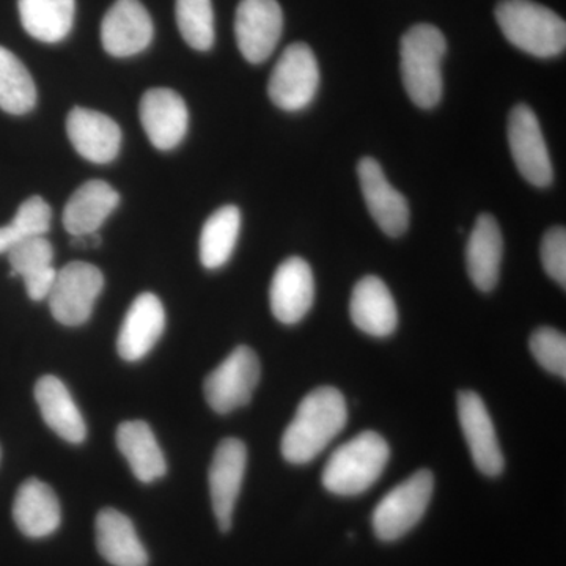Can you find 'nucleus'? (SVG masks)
Segmentation results:
<instances>
[{
    "label": "nucleus",
    "instance_id": "f257e3e1",
    "mask_svg": "<svg viewBox=\"0 0 566 566\" xmlns=\"http://www.w3.org/2000/svg\"><path fill=\"white\" fill-rule=\"evenodd\" d=\"M348 409L340 390L318 387L297 406L292 423L282 436V455L289 463L314 461L344 431Z\"/></svg>",
    "mask_w": 566,
    "mask_h": 566
},
{
    "label": "nucleus",
    "instance_id": "bb28decb",
    "mask_svg": "<svg viewBox=\"0 0 566 566\" xmlns=\"http://www.w3.org/2000/svg\"><path fill=\"white\" fill-rule=\"evenodd\" d=\"M22 28L43 43H59L73 29L74 0H18Z\"/></svg>",
    "mask_w": 566,
    "mask_h": 566
},
{
    "label": "nucleus",
    "instance_id": "9b49d317",
    "mask_svg": "<svg viewBox=\"0 0 566 566\" xmlns=\"http://www.w3.org/2000/svg\"><path fill=\"white\" fill-rule=\"evenodd\" d=\"M245 464H248V450L240 439H223L212 457L208 479H210L212 510L222 532H229L232 528L234 505L243 486Z\"/></svg>",
    "mask_w": 566,
    "mask_h": 566
},
{
    "label": "nucleus",
    "instance_id": "dca6fc26",
    "mask_svg": "<svg viewBox=\"0 0 566 566\" xmlns=\"http://www.w3.org/2000/svg\"><path fill=\"white\" fill-rule=\"evenodd\" d=\"M315 281L311 264L300 256L285 260L274 273L270 289L271 311L283 324H296L311 311Z\"/></svg>",
    "mask_w": 566,
    "mask_h": 566
},
{
    "label": "nucleus",
    "instance_id": "20e7f679",
    "mask_svg": "<svg viewBox=\"0 0 566 566\" xmlns=\"http://www.w3.org/2000/svg\"><path fill=\"white\" fill-rule=\"evenodd\" d=\"M386 439L375 431H364L345 442L323 469V486L337 495L363 494L378 482L389 461Z\"/></svg>",
    "mask_w": 566,
    "mask_h": 566
},
{
    "label": "nucleus",
    "instance_id": "b1692460",
    "mask_svg": "<svg viewBox=\"0 0 566 566\" xmlns=\"http://www.w3.org/2000/svg\"><path fill=\"white\" fill-rule=\"evenodd\" d=\"M35 400L41 416L52 431L71 444H81L87 438V424L70 390L57 376L46 375L35 386Z\"/></svg>",
    "mask_w": 566,
    "mask_h": 566
},
{
    "label": "nucleus",
    "instance_id": "c756f323",
    "mask_svg": "<svg viewBox=\"0 0 566 566\" xmlns=\"http://www.w3.org/2000/svg\"><path fill=\"white\" fill-rule=\"evenodd\" d=\"M52 211L39 196L29 197L18 208L13 221L0 227V255L14 244L33 237H44L50 230Z\"/></svg>",
    "mask_w": 566,
    "mask_h": 566
},
{
    "label": "nucleus",
    "instance_id": "412c9836",
    "mask_svg": "<svg viewBox=\"0 0 566 566\" xmlns=\"http://www.w3.org/2000/svg\"><path fill=\"white\" fill-rule=\"evenodd\" d=\"M120 203V196L109 182L92 180L74 191L63 210V227L71 237L98 232Z\"/></svg>",
    "mask_w": 566,
    "mask_h": 566
},
{
    "label": "nucleus",
    "instance_id": "6ab92c4d",
    "mask_svg": "<svg viewBox=\"0 0 566 566\" xmlns=\"http://www.w3.org/2000/svg\"><path fill=\"white\" fill-rule=\"evenodd\" d=\"M349 315L357 329L374 337H389L398 326L392 293L376 275H365L356 283L349 301Z\"/></svg>",
    "mask_w": 566,
    "mask_h": 566
},
{
    "label": "nucleus",
    "instance_id": "c85d7f7f",
    "mask_svg": "<svg viewBox=\"0 0 566 566\" xmlns=\"http://www.w3.org/2000/svg\"><path fill=\"white\" fill-rule=\"evenodd\" d=\"M36 104V87L24 63L0 46V109L24 115Z\"/></svg>",
    "mask_w": 566,
    "mask_h": 566
},
{
    "label": "nucleus",
    "instance_id": "39448f33",
    "mask_svg": "<svg viewBox=\"0 0 566 566\" xmlns=\"http://www.w3.org/2000/svg\"><path fill=\"white\" fill-rule=\"evenodd\" d=\"M433 490V474L420 469L389 491L376 505L371 517L376 536L381 542H397L412 531L427 512Z\"/></svg>",
    "mask_w": 566,
    "mask_h": 566
},
{
    "label": "nucleus",
    "instance_id": "cd10ccee",
    "mask_svg": "<svg viewBox=\"0 0 566 566\" xmlns=\"http://www.w3.org/2000/svg\"><path fill=\"white\" fill-rule=\"evenodd\" d=\"M240 230L241 211L233 205L212 212L200 234V262L207 270H218L232 259Z\"/></svg>",
    "mask_w": 566,
    "mask_h": 566
},
{
    "label": "nucleus",
    "instance_id": "393cba45",
    "mask_svg": "<svg viewBox=\"0 0 566 566\" xmlns=\"http://www.w3.org/2000/svg\"><path fill=\"white\" fill-rule=\"evenodd\" d=\"M11 277L20 275L25 283L29 297L35 303L48 300L57 271L52 266L54 249L44 237H33L14 244L7 252Z\"/></svg>",
    "mask_w": 566,
    "mask_h": 566
},
{
    "label": "nucleus",
    "instance_id": "423d86ee",
    "mask_svg": "<svg viewBox=\"0 0 566 566\" xmlns=\"http://www.w3.org/2000/svg\"><path fill=\"white\" fill-rule=\"evenodd\" d=\"M319 87V66L312 48L293 43L282 52L268 82V95L279 109L303 111Z\"/></svg>",
    "mask_w": 566,
    "mask_h": 566
},
{
    "label": "nucleus",
    "instance_id": "6e6552de",
    "mask_svg": "<svg viewBox=\"0 0 566 566\" xmlns=\"http://www.w3.org/2000/svg\"><path fill=\"white\" fill-rule=\"evenodd\" d=\"M103 289L104 275L98 268L85 262L66 264L57 271L48 296L52 316L63 326L87 323Z\"/></svg>",
    "mask_w": 566,
    "mask_h": 566
},
{
    "label": "nucleus",
    "instance_id": "1a4fd4ad",
    "mask_svg": "<svg viewBox=\"0 0 566 566\" xmlns=\"http://www.w3.org/2000/svg\"><path fill=\"white\" fill-rule=\"evenodd\" d=\"M509 145L517 170L536 188H547L554 180L553 163L542 126L527 104H517L510 112Z\"/></svg>",
    "mask_w": 566,
    "mask_h": 566
},
{
    "label": "nucleus",
    "instance_id": "473e14b6",
    "mask_svg": "<svg viewBox=\"0 0 566 566\" xmlns=\"http://www.w3.org/2000/svg\"><path fill=\"white\" fill-rule=\"evenodd\" d=\"M542 263L547 275L565 289L566 286V230L553 227L542 241Z\"/></svg>",
    "mask_w": 566,
    "mask_h": 566
},
{
    "label": "nucleus",
    "instance_id": "a211bd4d",
    "mask_svg": "<svg viewBox=\"0 0 566 566\" xmlns=\"http://www.w3.org/2000/svg\"><path fill=\"white\" fill-rule=\"evenodd\" d=\"M166 329V311L161 300L153 293H142L126 312L117 349L122 359L136 363L155 348Z\"/></svg>",
    "mask_w": 566,
    "mask_h": 566
},
{
    "label": "nucleus",
    "instance_id": "2eb2a0df",
    "mask_svg": "<svg viewBox=\"0 0 566 566\" xmlns=\"http://www.w3.org/2000/svg\"><path fill=\"white\" fill-rule=\"evenodd\" d=\"M139 114L148 139L158 150H174L188 133V107L185 99L170 88H150L145 92Z\"/></svg>",
    "mask_w": 566,
    "mask_h": 566
},
{
    "label": "nucleus",
    "instance_id": "4be33fe9",
    "mask_svg": "<svg viewBox=\"0 0 566 566\" xmlns=\"http://www.w3.org/2000/svg\"><path fill=\"white\" fill-rule=\"evenodd\" d=\"M13 520L22 534L31 538L54 534L62 521L57 495L39 479L25 480L14 495Z\"/></svg>",
    "mask_w": 566,
    "mask_h": 566
},
{
    "label": "nucleus",
    "instance_id": "5701e85b",
    "mask_svg": "<svg viewBox=\"0 0 566 566\" xmlns=\"http://www.w3.org/2000/svg\"><path fill=\"white\" fill-rule=\"evenodd\" d=\"M96 546L104 560L114 566H147L148 554L137 536L133 521L115 509L96 516Z\"/></svg>",
    "mask_w": 566,
    "mask_h": 566
},
{
    "label": "nucleus",
    "instance_id": "7ed1b4c3",
    "mask_svg": "<svg viewBox=\"0 0 566 566\" xmlns=\"http://www.w3.org/2000/svg\"><path fill=\"white\" fill-rule=\"evenodd\" d=\"M494 14L505 39L517 50L539 59L564 54L565 21L547 7L532 0H502Z\"/></svg>",
    "mask_w": 566,
    "mask_h": 566
},
{
    "label": "nucleus",
    "instance_id": "ddd939ff",
    "mask_svg": "<svg viewBox=\"0 0 566 566\" xmlns=\"http://www.w3.org/2000/svg\"><path fill=\"white\" fill-rule=\"evenodd\" d=\"M357 177L365 203L379 229L390 238L405 234L409 227L408 200L390 185L379 163L374 158L360 159Z\"/></svg>",
    "mask_w": 566,
    "mask_h": 566
},
{
    "label": "nucleus",
    "instance_id": "0eeeda50",
    "mask_svg": "<svg viewBox=\"0 0 566 566\" xmlns=\"http://www.w3.org/2000/svg\"><path fill=\"white\" fill-rule=\"evenodd\" d=\"M259 381V357L249 346H238L205 379V398L212 411L229 415L252 400Z\"/></svg>",
    "mask_w": 566,
    "mask_h": 566
},
{
    "label": "nucleus",
    "instance_id": "aec40b11",
    "mask_svg": "<svg viewBox=\"0 0 566 566\" xmlns=\"http://www.w3.org/2000/svg\"><path fill=\"white\" fill-rule=\"evenodd\" d=\"M504 238L501 227L488 212L476 218L465 248V266L469 277L480 292H493L501 274Z\"/></svg>",
    "mask_w": 566,
    "mask_h": 566
},
{
    "label": "nucleus",
    "instance_id": "f3484780",
    "mask_svg": "<svg viewBox=\"0 0 566 566\" xmlns=\"http://www.w3.org/2000/svg\"><path fill=\"white\" fill-rule=\"evenodd\" d=\"M66 134L74 150L91 163L114 161L120 151V126L98 111L85 107L71 109L66 117Z\"/></svg>",
    "mask_w": 566,
    "mask_h": 566
},
{
    "label": "nucleus",
    "instance_id": "f03ea898",
    "mask_svg": "<svg viewBox=\"0 0 566 566\" xmlns=\"http://www.w3.org/2000/svg\"><path fill=\"white\" fill-rule=\"evenodd\" d=\"M447 52L444 33L434 25H412L401 36L400 69L405 91L420 109H433L442 99V61Z\"/></svg>",
    "mask_w": 566,
    "mask_h": 566
},
{
    "label": "nucleus",
    "instance_id": "7c9ffc66",
    "mask_svg": "<svg viewBox=\"0 0 566 566\" xmlns=\"http://www.w3.org/2000/svg\"><path fill=\"white\" fill-rule=\"evenodd\" d=\"M178 31L196 51H210L214 44V11L211 0H177Z\"/></svg>",
    "mask_w": 566,
    "mask_h": 566
},
{
    "label": "nucleus",
    "instance_id": "4468645a",
    "mask_svg": "<svg viewBox=\"0 0 566 566\" xmlns=\"http://www.w3.org/2000/svg\"><path fill=\"white\" fill-rule=\"evenodd\" d=\"M155 35L150 13L139 0H117L104 14L102 43L112 57H132L147 50Z\"/></svg>",
    "mask_w": 566,
    "mask_h": 566
},
{
    "label": "nucleus",
    "instance_id": "a878e982",
    "mask_svg": "<svg viewBox=\"0 0 566 566\" xmlns=\"http://www.w3.org/2000/svg\"><path fill=\"white\" fill-rule=\"evenodd\" d=\"M117 447L142 483L155 482L166 474V458L150 424L142 420L123 422L117 430Z\"/></svg>",
    "mask_w": 566,
    "mask_h": 566
},
{
    "label": "nucleus",
    "instance_id": "f8f14e48",
    "mask_svg": "<svg viewBox=\"0 0 566 566\" xmlns=\"http://www.w3.org/2000/svg\"><path fill=\"white\" fill-rule=\"evenodd\" d=\"M458 419L476 469L483 475H501L505 468V460L499 446L494 423L485 401L474 390H463L458 394Z\"/></svg>",
    "mask_w": 566,
    "mask_h": 566
},
{
    "label": "nucleus",
    "instance_id": "2f4dec72",
    "mask_svg": "<svg viewBox=\"0 0 566 566\" xmlns=\"http://www.w3.org/2000/svg\"><path fill=\"white\" fill-rule=\"evenodd\" d=\"M531 352L536 363L549 374L566 378V338L554 327L543 326L531 337Z\"/></svg>",
    "mask_w": 566,
    "mask_h": 566
},
{
    "label": "nucleus",
    "instance_id": "9d476101",
    "mask_svg": "<svg viewBox=\"0 0 566 566\" xmlns=\"http://www.w3.org/2000/svg\"><path fill=\"white\" fill-rule=\"evenodd\" d=\"M283 31L277 0H241L234 17V35L245 61L263 63L271 57Z\"/></svg>",
    "mask_w": 566,
    "mask_h": 566
}]
</instances>
